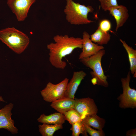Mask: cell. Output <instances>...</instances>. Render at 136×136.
I'll use <instances>...</instances> for the list:
<instances>
[{
  "label": "cell",
  "instance_id": "obj_1",
  "mask_svg": "<svg viewBox=\"0 0 136 136\" xmlns=\"http://www.w3.org/2000/svg\"><path fill=\"white\" fill-rule=\"evenodd\" d=\"M54 43L51 42L47 46L49 51V61L55 67L64 69L67 65L66 62L62 58L70 54L77 48H82V38L70 37L67 35H57L53 38Z\"/></svg>",
  "mask_w": 136,
  "mask_h": 136
},
{
  "label": "cell",
  "instance_id": "obj_2",
  "mask_svg": "<svg viewBox=\"0 0 136 136\" xmlns=\"http://www.w3.org/2000/svg\"><path fill=\"white\" fill-rule=\"evenodd\" d=\"M0 40L18 54L23 52L30 42L27 36L14 27L0 30Z\"/></svg>",
  "mask_w": 136,
  "mask_h": 136
},
{
  "label": "cell",
  "instance_id": "obj_3",
  "mask_svg": "<svg viewBox=\"0 0 136 136\" xmlns=\"http://www.w3.org/2000/svg\"><path fill=\"white\" fill-rule=\"evenodd\" d=\"M66 3L64 10L66 19L71 24L80 25L90 24L93 21L88 17V13L92 12L93 7L86 6L76 3L73 0H66Z\"/></svg>",
  "mask_w": 136,
  "mask_h": 136
},
{
  "label": "cell",
  "instance_id": "obj_4",
  "mask_svg": "<svg viewBox=\"0 0 136 136\" xmlns=\"http://www.w3.org/2000/svg\"><path fill=\"white\" fill-rule=\"evenodd\" d=\"M105 53L104 49H101L93 55L80 60L84 65L92 70L90 74L93 78L96 81L97 84L107 87L109 84L107 77L105 75L101 64L102 58Z\"/></svg>",
  "mask_w": 136,
  "mask_h": 136
},
{
  "label": "cell",
  "instance_id": "obj_5",
  "mask_svg": "<svg viewBox=\"0 0 136 136\" xmlns=\"http://www.w3.org/2000/svg\"><path fill=\"white\" fill-rule=\"evenodd\" d=\"M130 79L129 71L126 77L121 79L123 92L118 99L120 101L119 107L122 108L133 109L136 107V90L130 88L129 86Z\"/></svg>",
  "mask_w": 136,
  "mask_h": 136
},
{
  "label": "cell",
  "instance_id": "obj_6",
  "mask_svg": "<svg viewBox=\"0 0 136 136\" xmlns=\"http://www.w3.org/2000/svg\"><path fill=\"white\" fill-rule=\"evenodd\" d=\"M69 80L68 78H65L57 84L51 82L48 83L45 88L40 91L43 99L47 102L52 103L64 97Z\"/></svg>",
  "mask_w": 136,
  "mask_h": 136
},
{
  "label": "cell",
  "instance_id": "obj_7",
  "mask_svg": "<svg viewBox=\"0 0 136 136\" xmlns=\"http://www.w3.org/2000/svg\"><path fill=\"white\" fill-rule=\"evenodd\" d=\"M74 109L83 120L85 117L97 114L98 109L94 101L89 97L75 98Z\"/></svg>",
  "mask_w": 136,
  "mask_h": 136
},
{
  "label": "cell",
  "instance_id": "obj_8",
  "mask_svg": "<svg viewBox=\"0 0 136 136\" xmlns=\"http://www.w3.org/2000/svg\"><path fill=\"white\" fill-rule=\"evenodd\" d=\"M36 0H7V4L19 21H24L27 16L32 5Z\"/></svg>",
  "mask_w": 136,
  "mask_h": 136
},
{
  "label": "cell",
  "instance_id": "obj_9",
  "mask_svg": "<svg viewBox=\"0 0 136 136\" xmlns=\"http://www.w3.org/2000/svg\"><path fill=\"white\" fill-rule=\"evenodd\" d=\"M14 104L10 103L0 109V129L4 128L13 134H17L18 129L14 125V121L11 118Z\"/></svg>",
  "mask_w": 136,
  "mask_h": 136
},
{
  "label": "cell",
  "instance_id": "obj_10",
  "mask_svg": "<svg viewBox=\"0 0 136 136\" xmlns=\"http://www.w3.org/2000/svg\"><path fill=\"white\" fill-rule=\"evenodd\" d=\"M82 51L80 54L79 59L89 57L96 54L104 47L93 42L90 39V35L86 31H84L82 38Z\"/></svg>",
  "mask_w": 136,
  "mask_h": 136
},
{
  "label": "cell",
  "instance_id": "obj_11",
  "mask_svg": "<svg viewBox=\"0 0 136 136\" xmlns=\"http://www.w3.org/2000/svg\"><path fill=\"white\" fill-rule=\"evenodd\" d=\"M86 75L83 71L73 73L72 78L66 85L64 97L75 99V95L78 87Z\"/></svg>",
  "mask_w": 136,
  "mask_h": 136
},
{
  "label": "cell",
  "instance_id": "obj_12",
  "mask_svg": "<svg viewBox=\"0 0 136 136\" xmlns=\"http://www.w3.org/2000/svg\"><path fill=\"white\" fill-rule=\"evenodd\" d=\"M108 11L116 20V26L115 30L117 31L128 19L129 17L128 10L126 7L120 5L110 8Z\"/></svg>",
  "mask_w": 136,
  "mask_h": 136
},
{
  "label": "cell",
  "instance_id": "obj_13",
  "mask_svg": "<svg viewBox=\"0 0 136 136\" xmlns=\"http://www.w3.org/2000/svg\"><path fill=\"white\" fill-rule=\"evenodd\" d=\"M75 102V99L63 97L52 102L50 106L59 112L63 114L65 112L74 109Z\"/></svg>",
  "mask_w": 136,
  "mask_h": 136
},
{
  "label": "cell",
  "instance_id": "obj_14",
  "mask_svg": "<svg viewBox=\"0 0 136 136\" xmlns=\"http://www.w3.org/2000/svg\"><path fill=\"white\" fill-rule=\"evenodd\" d=\"M37 120L38 122L42 123L62 124L64 123L66 120L64 114L58 112L48 115L42 114Z\"/></svg>",
  "mask_w": 136,
  "mask_h": 136
},
{
  "label": "cell",
  "instance_id": "obj_15",
  "mask_svg": "<svg viewBox=\"0 0 136 136\" xmlns=\"http://www.w3.org/2000/svg\"><path fill=\"white\" fill-rule=\"evenodd\" d=\"M111 38V35L109 32L103 31L99 26L94 32L90 35L91 40L100 45L107 44Z\"/></svg>",
  "mask_w": 136,
  "mask_h": 136
},
{
  "label": "cell",
  "instance_id": "obj_16",
  "mask_svg": "<svg viewBox=\"0 0 136 136\" xmlns=\"http://www.w3.org/2000/svg\"><path fill=\"white\" fill-rule=\"evenodd\" d=\"M120 40L128 55L130 64V70L134 78L136 77V50L129 46L126 42L121 39Z\"/></svg>",
  "mask_w": 136,
  "mask_h": 136
},
{
  "label": "cell",
  "instance_id": "obj_17",
  "mask_svg": "<svg viewBox=\"0 0 136 136\" xmlns=\"http://www.w3.org/2000/svg\"><path fill=\"white\" fill-rule=\"evenodd\" d=\"M83 122L98 130H103L105 123V120L97 114L87 117L82 121Z\"/></svg>",
  "mask_w": 136,
  "mask_h": 136
},
{
  "label": "cell",
  "instance_id": "obj_18",
  "mask_svg": "<svg viewBox=\"0 0 136 136\" xmlns=\"http://www.w3.org/2000/svg\"><path fill=\"white\" fill-rule=\"evenodd\" d=\"M38 126L39 132L42 136H53L55 131L63 128L62 124L50 125L43 123Z\"/></svg>",
  "mask_w": 136,
  "mask_h": 136
},
{
  "label": "cell",
  "instance_id": "obj_19",
  "mask_svg": "<svg viewBox=\"0 0 136 136\" xmlns=\"http://www.w3.org/2000/svg\"><path fill=\"white\" fill-rule=\"evenodd\" d=\"M63 114L66 120L67 121L72 125L75 122L82 120L80 115L74 109L70 110Z\"/></svg>",
  "mask_w": 136,
  "mask_h": 136
},
{
  "label": "cell",
  "instance_id": "obj_20",
  "mask_svg": "<svg viewBox=\"0 0 136 136\" xmlns=\"http://www.w3.org/2000/svg\"><path fill=\"white\" fill-rule=\"evenodd\" d=\"M70 130L72 131V136H79L80 134L88 136L84 125L82 121L77 122L72 125Z\"/></svg>",
  "mask_w": 136,
  "mask_h": 136
},
{
  "label": "cell",
  "instance_id": "obj_21",
  "mask_svg": "<svg viewBox=\"0 0 136 136\" xmlns=\"http://www.w3.org/2000/svg\"><path fill=\"white\" fill-rule=\"evenodd\" d=\"M102 10L105 11H108L112 7L118 6L117 0H98Z\"/></svg>",
  "mask_w": 136,
  "mask_h": 136
},
{
  "label": "cell",
  "instance_id": "obj_22",
  "mask_svg": "<svg viewBox=\"0 0 136 136\" xmlns=\"http://www.w3.org/2000/svg\"><path fill=\"white\" fill-rule=\"evenodd\" d=\"M87 133L91 136H104L105 135L103 130H96L92 128L91 127L87 125L82 121Z\"/></svg>",
  "mask_w": 136,
  "mask_h": 136
},
{
  "label": "cell",
  "instance_id": "obj_23",
  "mask_svg": "<svg viewBox=\"0 0 136 136\" xmlns=\"http://www.w3.org/2000/svg\"><path fill=\"white\" fill-rule=\"evenodd\" d=\"M99 27L103 31L108 32L111 28V23L110 21L107 19H103L99 22Z\"/></svg>",
  "mask_w": 136,
  "mask_h": 136
},
{
  "label": "cell",
  "instance_id": "obj_24",
  "mask_svg": "<svg viewBox=\"0 0 136 136\" xmlns=\"http://www.w3.org/2000/svg\"><path fill=\"white\" fill-rule=\"evenodd\" d=\"M136 129H132L129 130L126 133L127 136H136Z\"/></svg>",
  "mask_w": 136,
  "mask_h": 136
},
{
  "label": "cell",
  "instance_id": "obj_25",
  "mask_svg": "<svg viewBox=\"0 0 136 136\" xmlns=\"http://www.w3.org/2000/svg\"><path fill=\"white\" fill-rule=\"evenodd\" d=\"M0 101L5 102L2 96H0Z\"/></svg>",
  "mask_w": 136,
  "mask_h": 136
}]
</instances>
